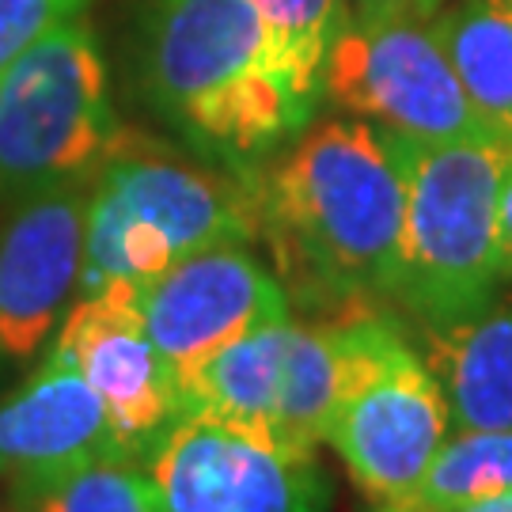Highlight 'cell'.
I'll use <instances>...</instances> for the list:
<instances>
[{
	"label": "cell",
	"mask_w": 512,
	"mask_h": 512,
	"mask_svg": "<svg viewBox=\"0 0 512 512\" xmlns=\"http://www.w3.org/2000/svg\"><path fill=\"white\" fill-rule=\"evenodd\" d=\"M258 239L289 300L346 315L395 300L406 171L395 133L361 118L308 126L251 179Z\"/></svg>",
	"instance_id": "cell-1"
},
{
	"label": "cell",
	"mask_w": 512,
	"mask_h": 512,
	"mask_svg": "<svg viewBox=\"0 0 512 512\" xmlns=\"http://www.w3.org/2000/svg\"><path fill=\"white\" fill-rule=\"evenodd\" d=\"M141 80L167 126L239 179H255L323 103V80L251 0H152Z\"/></svg>",
	"instance_id": "cell-2"
},
{
	"label": "cell",
	"mask_w": 512,
	"mask_h": 512,
	"mask_svg": "<svg viewBox=\"0 0 512 512\" xmlns=\"http://www.w3.org/2000/svg\"><path fill=\"white\" fill-rule=\"evenodd\" d=\"M251 239H258L251 179L122 133L88 186L76 296L107 285H148L205 247Z\"/></svg>",
	"instance_id": "cell-3"
},
{
	"label": "cell",
	"mask_w": 512,
	"mask_h": 512,
	"mask_svg": "<svg viewBox=\"0 0 512 512\" xmlns=\"http://www.w3.org/2000/svg\"><path fill=\"white\" fill-rule=\"evenodd\" d=\"M395 145L406 171L395 304L418 327H452L497 300V202L509 141H410L395 133Z\"/></svg>",
	"instance_id": "cell-4"
},
{
	"label": "cell",
	"mask_w": 512,
	"mask_h": 512,
	"mask_svg": "<svg viewBox=\"0 0 512 512\" xmlns=\"http://www.w3.org/2000/svg\"><path fill=\"white\" fill-rule=\"evenodd\" d=\"M342 342V384L327 425V444L349 478L376 497H418L433 459L452 437L444 387L395 315L380 308L330 315Z\"/></svg>",
	"instance_id": "cell-5"
},
{
	"label": "cell",
	"mask_w": 512,
	"mask_h": 512,
	"mask_svg": "<svg viewBox=\"0 0 512 512\" xmlns=\"http://www.w3.org/2000/svg\"><path fill=\"white\" fill-rule=\"evenodd\" d=\"M122 133L88 19H61L0 80V202L88 183Z\"/></svg>",
	"instance_id": "cell-6"
},
{
	"label": "cell",
	"mask_w": 512,
	"mask_h": 512,
	"mask_svg": "<svg viewBox=\"0 0 512 512\" xmlns=\"http://www.w3.org/2000/svg\"><path fill=\"white\" fill-rule=\"evenodd\" d=\"M421 19L418 12L349 16L323 65V99L410 141L497 137Z\"/></svg>",
	"instance_id": "cell-7"
},
{
	"label": "cell",
	"mask_w": 512,
	"mask_h": 512,
	"mask_svg": "<svg viewBox=\"0 0 512 512\" xmlns=\"http://www.w3.org/2000/svg\"><path fill=\"white\" fill-rule=\"evenodd\" d=\"M164 512H327L315 448L243 421L179 414L145 452Z\"/></svg>",
	"instance_id": "cell-8"
},
{
	"label": "cell",
	"mask_w": 512,
	"mask_h": 512,
	"mask_svg": "<svg viewBox=\"0 0 512 512\" xmlns=\"http://www.w3.org/2000/svg\"><path fill=\"white\" fill-rule=\"evenodd\" d=\"M342 384L334 319L293 315L243 334L179 380V414H213L319 448Z\"/></svg>",
	"instance_id": "cell-9"
},
{
	"label": "cell",
	"mask_w": 512,
	"mask_h": 512,
	"mask_svg": "<svg viewBox=\"0 0 512 512\" xmlns=\"http://www.w3.org/2000/svg\"><path fill=\"white\" fill-rule=\"evenodd\" d=\"M141 315L179 384L243 334L293 315V300L247 243H217L141 285Z\"/></svg>",
	"instance_id": "cell-10"
},
{
	"label": "cell",
	"mask_w": 512,
	"mask_h": 512,
	"mask_svg": "<svg viewBox=\"0 0 512 512\" xmlns=\"http://www.w3.org/2000/svg\"><path fill=\"white\" fill-rule=\"evenodd\" d=\"M50 353L92 384L114 433L137 459H145L156 437L179 418V384L148 338L141 285H107L92 296H76Z\"/></svg>",
	"instance_id": "cell-11"
},
{
	"label": "cell",
	"mask_w": 512,
	"mask_h": 512,
	"mask_svg": "<svg viewBox=\"0 0 512 512\" xmlns=\"http://www.w3.org/2000/svg\"><path fill=\"white\" fill-rule=\"evenodd\" d=\"M88 183L38 190L0 224V361L27 365L80 293Z\"/></svg>",
	"instance_id": "cell-12"
},
{
	"label": "cell",
	"mask_w": 512,
	"mask_h": 512,
	"mask_svg": "<svg viewBox=\"0 0 512 512\" xmlns=\"http://www.w3.org/2000/svg\"><path fill=\"white\" fill-rule=\"evenodd\" d=\"M99 456L133 452L114 433L92 384L46 349L42 365L0 399V478L19 482Z\"/></svg>",
	"instance_id": "cell-13"
},
{
	"label": "cell",
	"mask_w": 512,
	"mask_h": 512,
	"mask_svg": "<svg viewBox=\"0 0 512 512\" xmlns=\"http://www.w3.org/2000/svg\"><path fill=\"white\" fill-rule=\"evenodd\" d=\"M421 338L448 399L452 433L512 429V304L490 300L452 327H421Z\"/></svg>",
	"instance_id": "cell-14"
},
{
	"label": "cell",
	"mask_w": 512,
	"mask_h": 512,
	"mask_svg": "<svg viewBox=\"0 0 512 512\" xmlns=\"http://www.w3.org/2000/svg\"><path fill=\"white\" fill-rule=\"evenodd\" d=\"M429 27L486 126L512 141V8L501 0H456Z\"/></svg>",
	"instance_id": "cell-15"
},
{
	"label": "cell",
	"mask_w": 512,
	"mask_h": 512,
	"mask_svg": "<svg viewBox=\"0 0 512 512\" xmlns=\"http://www.w3.org/2000/svg\"><path fill=\"white\" fill-rule=\"evenodd\" d=\"M16 512H164L145 459L99 456L12 482Z\"/></svg>",
	"instance_id": "cell-16"
},
{
	"label": "cell",
	"mask_w": 512,
	"mask_h": 512,
	"mask_svg": "<svg viewBox=\"0 0 512 512\" xmlns=\"http://www.w3.org/2000/svg\"><path fill=\"white\" fill-rule=\"evenodd\" d=\"M512 490V429H459L444 440L418 497L444 512Z\"/></svg>",
	"instance_id": "cell-17"
},
{
	"label": "cell",
	"mask_w": 512,
	"mask_h": 512,
	"mask_svg": "<svg viewBox=\"0 0 512 512\" xmlns=\"http://www.w3.org/2000/svg\"><path fill=\"white\" fill-rule=\"evenodd\" d=\"M251 4L293 46V54L323 80L330 46L349 19L346 0H251Z\"/></svg>",
	"instance_id": "cell-18"
},
{
	"label": "cell",
	"mask_w": 512,
	"mask_h": 512,
	"mask_svg": "<svg viewBox=\"0 0 512 512\" xmlns=\"http://www.w3.org/2000/svg\"><path fill=\"white\" fill-rule=\"evenodd\" d=\"M88 0H0V80L61 19L80 16Z\"/></svg>",
	"instance_id": "cell-19"
},
{
	"label": "cell",
	"mask_w": 512,
	"mask_h": 512,
	"mask_svg": "<svg viewBox=\"0 0 512 512\" xmlns=\"http://www.w3.org/2000/svg\"><path fill=\"white\" fill-rule=\"evenodd\" d=\"M497 247H501V281H512V141L501 179V202H497Z\"/></svg>",
	"instance_id": "cell-20"
},
{
	"label": "cell",
	"mask_w": 512,
	"mask_h": 512,
	"mask_svg": "<svg viewBox=\"0 0 512 512\" xmlns=\"http://www.w3.org/2000/svg\"><path fill=\"white\" fill-rule=\"evenodd\" d=\"M346 8H349V16H395V12H418L414 0H346Z\"/></svg>",
	"instance_id": "cell-21"
},
{
	"label": "cell",
	"mask_w": 512,
	"mask_h": 512,
	"mask_svg": "<svg viewBox=\"0 0 512 512\" xmlns=\"http://www.w3.org/2000/svg\"><path fill=\"white\" fill-rule=\"evenodd\" d=\"M456 512H512V490L482 497V501H471V505H463V509H456Z\"/></svg>",
	"instance_id": "cell-22"
},
{
	"label": "cell",
	"mask_w": 512,
	"mask_h": 512,
	"mask_svg": "<svg viewBox=\"0 0 512 512\" xmlns=\"http://www.w3.org/2000/svg\"><path fill=\"white\" fill-rule=\"evenodd\" d=\"M380 512H444V509L429 505V501H421V497H406V501H387Z\"/></svg>",
	"instance_id": "cell-23"
},
{
	"label": "cell",
	"mask_w": 512,
	"mask_h": 512,
	"mask_svg": "<svg viewBox=\"0 0 512 512\" xmlns=\"http://www.w3.org/2000/svg\"><path fill=\"white\" fill-rule=\"evenodd\" d=\"M501 4H509V8H512V0H501Z\"/></svg>",
	"instance_id": "cell-24"
}]
</instances>
